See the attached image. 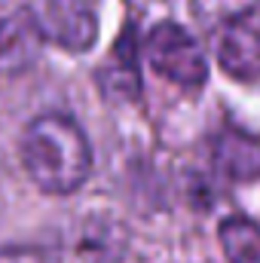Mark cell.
I'll return each instance as SVG.
<instances>
[{"label": "cell", "instance_id": "cell-1", "mask_svg": "<svg viewBox=\"0 0 260 263\" xmlns=\"http://www.w3.org/2000/svg\"><path fill=\"white\" fill-rule=\"evenodd\" d=\"M18 159L31 184L49 196L77 193L92 175V144L83 126L59 110L34 117L18 138Z\"/></svg>", "mask_w": 260, "mask_h": 263}, {"label": "cell", "instance_id": "cell-2", "mask_svg": "<svg viewBox=\"0 0 260 263\" xmlns=\"http://www.w3.org/2000/svg\"><path fill=\"white\" fill-rule=\"evenodd\" d=\"M144 59L162 80L196 92L208 83V59L196 37L178 22H156L144 40Z\"/></svg>", "mask_w": 260, "mask_h": 263}, {"label": "cell", "instance_id": "cell-3", "mask_svg": "<svg viewBox=\"0 0 260 263\" xmlns=\"http://www.w3.org/2000/svg\"><path fill=\"white\" fill-rule=\"evenodd\" d=\"M25 15L40 40L73 55L89 52L98 40V12L89 0H28Z\"/></svg>", "mask_w": 260, "mask_h": 263}, {"label": "cell", "instance_id": "cell-4", "mask_svg": "<svg viewBox=\"0 0 260 263\" xmlns=\"http://www.w3.org/2000/svg\"><path fill=\"white\" fill-rule=\"evenodd\" d=\"M214 59L227 77L236 83L260 80V31L248 22L227 25L214 31Z\"/></svg>", "mask_w": 260, "mask_h": 263}, {"label": "cell", "instance_id": "cell-5", "mask_svg": "<svg viewBox=\"0 0 260 263\" xmlns=\"http://www.w3.org/2000/svg\"><path fill=\"white\" fill-rule=\"evenodd\" d=\"M95 80H98V89L107 101L126 104V101H135L141 95V70H138V52H135L132 28H126L123 37L114 43L107 62L98 67Z\"/></svg>", "mask_w": 260, "mask_h": 263}, {"label": "cell", "instance_id": "cell-6", "mask_svg": "<svg viewBox=\"0 0 260 263\" xmlns=\"http://www.w3.org/2000/svg\"><path fill=\"white\" fill-rule=\"evenodd\" d=\"M40 37L31 25V18L22 12L0 15V77H18L37 62L40 55Z\"/></svg>", "mask_w": 260, "mask_h": 263}, {"label": "cell", "instance_id": "cell-7", "mask_svg": "<svg viewBox=\"0 0 260 263\" xmlns=\"http://www.w3.org/2000/svg\"><path fill=\"white\" fill-rule=\"evenodd\" d=\"M214 165L230 181L260 178V138L251 132L224 129L214 138Z\"/></svg>", "mask_w": 260, "mask_h": 263}, {"label": "cell", "instance_id": "cell-8", "mask_svg": "<svg viewBox=\"0 0 260 263\" xmlns=\"http://www.w3.org/2000/svg\"><path fill=\"white\" fill-rule=\"evenodd\" d=\"M220 248L230 263H260V223L245 214H230L217 230Z\"/></svg>", "mask_w": 260, "mask_h": 263}, {"label": "cell", "instance_id": "cell-9", "mask_svg": "<svg viewBox=\"0 0 260 263\" xmlns=\"http://www.w3.org/2000/svg\"><path fill=\"white\" fill-rule=\"evenodd\" d=\"M257 6L260 0H190L193 18L208 31H220L227 25L248 22L257 12Z\"/></svg>", "mask_w": 260, "mask_h": 263}, {"label": "cell", "instance_id": "cell-10", "mask_svg": "<svg viewBox=\"0 0 260 263\" xmlns=\"http://www.w3.org/2000/svg\"><path fill=\"white\" fill-rule=\"evenodd\" d=\"M0 263H62V257L43 245H12L0 248Z\"/></svg>", "mask_w": 260, "mask_h": 263}]
</instances>
